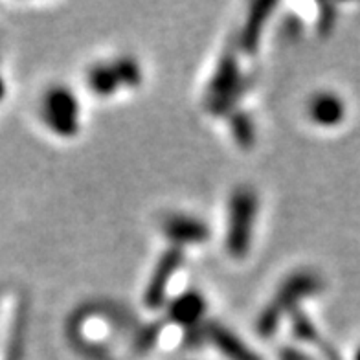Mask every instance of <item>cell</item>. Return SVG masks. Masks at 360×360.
<instances>
[{"label": "cell", "mask_w": 360, "mask_h": 360, "mask_svg": "<svg viewBox=\"0 0 360 360\" xmlns=\"http://www.w3.org/2000/svg\"><path fill=\"white\" fill-rule=\"evenodd\" d=\"M230 131L232 136L239 146L250 149L254 146V138H256V129H254V122L248 114L236 112L230 118Z\"/></svg>", "instance_id": "cell-12"}, {"label": "cell", "mask_w": 360, "mask_h": 360, "mask_svg": "<svg viewBox=\"0 0 360 360\" xmlns=\"http://www.w3.org/2000/svg\"><path fill=\"white\" fill-rule=\"evenodd\" d=\"M243 70L239 57L232 48L223 53L215 67L212 79L204 90V107L212 114H228L243 94Z\"/></svg>", "instance_id": "cell-3"}, {"label": "cell", "mask_w": 360, "mask_h": 360, "mask_svg": "<svg viewBox=\"0 0 360 360\" xmlns=\"http://www.w3.org/2000/svg\"><path fill=\"white\" fill-rule=\"evenodd\" d=\"M41 120L56 136H77L81 125V107L77 96L68 86H50L41 100Z\"/></svg>", "instance_id": "cell-4"}, {"label": "cell", "mask_w": 360, "mask_h": 360, "mask_svg": "<svg viewBox=\"0 0 360 360\" xmlns=\"http://www.w3.org/2000/svg\"><path fill=\"white\" fill-rule=\"evenodd\" d=\"M184 252L186 250L179 247H167V250L162 252V256L158 257L157 265L153 269L149 281L143 289V305L149 311H158L169 302L173 280L184 263Z\"/></svg>", "instance_id": "cell-6"}, {"label": "cell", "mask_w": 360, "mask_h": 360, "mask_svg": "<svg viewBox=\"0 0 360 360\" xmlns=\"http://www.w3.org/2000/svg\"><path fill=\"white\" fill-rule=\"evenodd\" d=\"M355 360H360V346L356 347V351H355Z\"/></svg>", "instance_id": "cell-13"}, {"label": "cell", "mask_w": 360, "mask_h": 360, "mask_svg": "<svg viewBox=\"0 0 360 360\" xmlns=\"http://www.w3.org/2000/svg\"><path fill=\"white\" fill-rule=\"evenodd\" d=\"M311 124L320 129H335L344 124L347 114L346 101L333 90H320L309 98L305 107Z\"/></svg>", "instance_id": "cell-8"}, {"label": "cell", "mask_w": 360, "mask_h": 360, "mask_svg": "<svg viewBox=\"0 0 360 360\" xmlns=\"http://www.w3.org/2000/svg\"><path fill=\"white\" fill-rule=\"evenodd\" d=\"M208 302L199 290H184L167 302V320L176 329H195L204 322Z\"/></svg>", "instance_id": "cell-9"}, {"label": "cell", "mask_w": 360, "mask_h": 360, "mask_svg": "<svg viewBox=\"0 0 360 360\" xmlns=\"http://www.w3.org/2000/svg\"><path fill=\"white\" fill-rule=\"evenodd\" d=\"M274 8L276 4H272V2H259V4L252 6L250 15H248L245 28H243L241 35H239V41H237V50H241L247 56H252V53L257 52L261 35H263V28L269 22Z\"/></svg>", "instance_id": "cell-10"}, {"label": "cell", "mask_w": 360, "mask_h": 360, "mask_svg": "<svg viewBox=\"0 0 360 360\" xmlns=\"http://www.w3.org/2000/svg\"><path fill=\"white\" fill-rule=\"evenodd\" d=\"M206 337L214 342V346L230 360H261V356L256 355V351L250 349L241 338L236 337L230 329L219 326V323L206 326Z\"/></svg>", "instance_id": "cell-11"}, {"label": "cell", "mask_w": 360, "mask_h": 360, "mask_svg": "<svg viewBox=\"0 0 360 360\" xmlns=\"http://www.w3.org/2000/svg\"><path fill=\"white\" fill-rule=\"evenodd\" d=\"M259 215V197L250 186H239L228 199L224 247L230 257L245 259L250 254Z\"/></svg>", "instance_id": "cell-2"}, {"label": "cell", "mask_w": 360, "mask_h": 360, "mask_svg": "<svg viewBox=\"0 0 360 360\" xmlns=\"http://www.w3.org/2000/svg\"><path fill=\"white\" fill-rule=\"evenodd\" d=\"M142 83V70L133 57H118L109 63H96L86 72V86L100 98H110L122 89Z\"/></svg>", "instance_id": "cell-5"}, {"label": "cell", "mask_w": 360, "mask_h": 360, "mask_svg": "<svg viewBox=\"0 0 360 360\" xmlns=\"http://www.w3.org/2000/svg\"><path fill=\"white\" fill-rule=\"evenodd\" d=\"M162 232L169 241V247L186 250L188 247H199L210 241V226L202 219L188 214H171L162 223Z\"/></svg>", "instance_id": "cell-7"}, {"label": "cell", "mask_w": 360, "mask_h": 360, "mask_svg": "<svg viewBox=\"0 0 360 360\" xmlns=\"http://www.w3.org/2000/svg\"><path fill=\"white\" fill-rule=\"evenodd\" d=\"M322 287V278L313 270H298V272L290 274L289 278H285L283 283L276 290L274 298L270 300L266 307L257 316V333L265 338L272 337L280 329L281 320L292 316L298 311V305L304 300L320 292Z\"/></svg>", "instance_id": "cell-1"}]
</instances>
